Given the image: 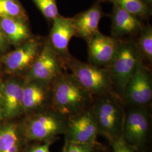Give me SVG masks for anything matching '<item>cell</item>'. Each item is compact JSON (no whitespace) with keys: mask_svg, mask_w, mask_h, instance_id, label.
Segmentation results:
<instances>
[{"mask_svg":"<svg viewBox=\"0 0 152 152\" xmlns=\"http://www.w3.org/2000/svg\"><path fill=\"white\" fill-rule=\"evenodd\" d=\"M144 2H145L148 5L152 6V0H142Z\"/></svg>","mask_w":152,"mask_h":152,"instance_id":"27","label":"cell"},{"mask_svg":"<svg viewBox=\"0 0 152 152\" xmlns=\"http://www.w3.org/2000/svg\"><path fill=\"white\" fill-rule=\"evenodd\" d=\"M101 1L97 0L89 9L72 18L76 29V37L86 41L100 32L99 24L104 12Z\"/></svg>","mask_w":152,"mask_h":152,"instance_id":"15","label":"cell"},{"mask_svg":"<svg viewBox=\"0 0 152 152\" xmlns=\"http://www.w3.org/2000/svg\"><path fill=\"white\" fill-rule=\"evenodd\" d=\"M48 104L51 106V83L37 81L25 82L23 94V114L47 109Z\"/></svg>","mask_w":152,"mask_h":152,"instance_id":"14","label":"cell"},{"mask_svg":"<svg viewBox=\"0 0 152 152\" xmlns=\"http://www.w3.org/2000/svg\"><path fill=\"white\" fill-rule=\"evenodd\" d=\"M42 48V44L38 39H29L5 56L4 62L7 69L11 72L29 71Z\"/></svg>","mask_w":152,"mask_h":152,"instance_id":"13","label":"cell"},{"mask_svg":"<svg viewBox=\"0 0 152 152\" xmlns=\"http://www.w3.org/2000/svg\"><path fill=\"white\" fill-rule=\"evenodd\" d=\"M108 1L128 11L140 19H147L152 15L151 6L148 5L142 0H100Z\"/></svg>","mask_w":152,"mask_h":152,"instance_id":"20","label":"cell"},{"mask_svg":"<svg viewBox=\"0 0 152 152\" xmlns=\"http://www.w3.org/2000/svg\"><path fill=\"white\" fill-rule=\"evenodd\" d=\"M65 65L67 70L94 98L115 92L108 68L82 62L73 56Z\"/></svg>","mask_w":152,"mask_h":152,"instance_id":"5","label":"cell"},{"mask_svg":"<svg viewBox=\"0 0 152 152\" xmlns=\"http://www.w3.org/2000/svg\"><path fill=\"white\" fill-rule=\"evenodd\" d=\"M113 152H136V150L124 140L122 136L111 141Z\"/></svg>","mask_w":152,"mask_h":152,"instance_id":"24","label":"cell"},{"mask_svg":"<svg viewBox=\"0 0 152 152\" xmlns=\"http://www.w3.org/2000/svg\"><path fill=\"white\" fill-rule=\"evenodd\" d=\"M124 104L115 92L94 98L92 107L99 134L110 142L122 135L126 113Z\"/></svg>","mask_w":152,"mask_h":152,"instance_id":"3","label":"cell"},{"mask_svg":"<svg viewBox=\"0 0 152 152\" xmlns=\"http://www.w3.org/2000/svg\"><path fill=\"white\" fill-rule=\"evenodd\" d=\"M99 134L92 105L67 118L65 140L82 144H97Z\"/></svg>","mask_w":152,"mask_h":152,"instance_id":"8","label":"cell"},{"mask_svg":"<svg viewBox=\"0 0 152 152\" xmlns=\"http://www.w3.org/2000/svg\"><path fill=\"white\" fill-rule=\"evenodd\" d=\"M151 127V114L147 106L132 107L125 113L121 136L136 151L144 150Z\"/></svg>","mask_w":152,"mask_h":152,"instance_id":"6","label":"cell"},{"mask_svg":"<svg viewBox=\"0 0 152 152\" xmlns=\"http://www.w3.org/2000/svg\"><path fill=\"white\" fill-rule=\"evenodd\" d=\"M0 17L25 20L26 12L18 0H0Z\"/></svg>","mask_w":152,"mask_h":152,"instance_id":"21","label":"cell"},{"mask_svg":"<svg viewBox=\"0 0 152 152\" xmlns=\"http://www.w3.org/2000/svg\"><path fill=\"white\" fill-rule=\"evenodd\" d=\"M24 83V81L11 80L1 85L0 119L11 121L23 114Z\"/></svg>","mask_w":152,"mask_h":152,"instance_id":"11","label":"cell"},{"mask_svg":"<svg viewBox=\"0 0 152 152\" xmlns=\"http://www.w3.org/2000/svg\"><path fill=\"white\" fill-rule=\"evenodd\" d=\"M152 99V74L142 62L126 85L123 102L132 107L147 106Z\"/></svg>","mask_w":152,"mask_h":152,"instance_id":"9","label":"cell"},{"mask_svg":"<svg viewBox=\"0 0 152 152\" xmlns=\"http://www.w3.org/2000/svg\"><path fill=\"white\" fill-rule=\"evenodd\" d=\"M5 34L0 27V51L5 50L7 47V39Z\"/></svg>","mask_w":152,"mask_h":152,"instance_id":"26","label":"cell"},{"mask_svg":"<svg viewBox=\"0 0 152 152\" xmlns=\"http://www.w3.org/2000/svg\"><path fill=\"white\" fill-rule=\"evenodd\" d=\"M54 141L42 142L41 144H35L28 148L26 152H51L50 146Z\"/></svg>","mask_w":152,"mask_h":152,"instance_id":"25","label":"cell"},{"mask_svg":"<svg viewBox=\"0 0 152 152\" xmlns=\"http://www.w3.org/2000/svg\"><path fill=\"white\" fill-rule=\"evenodd\" d=\"M66 71L65 62L48 42L42 46L38 56L28 72L24 81H37L51 83L56 77Z\"/></svg>","mask_w":152,"mask_h":152,"instance_id":"7","label":"cell"},{"mask_svg":"<svg viewBox=\"0 0 152 152\" xmlns=\"http://www.w3.org/2000/svg\"><path fill=\"white\" fill-rule=\"evenodd\" d=\"M88 63L108 68L118 50L120 38L105 36L99 32L86 41Z\"/></svg>","mask_w":152,"mask_h":152,"instance_id":"10","label":"cell"},{"mask_svg":"<svg viewBox=\"0 0 152 152\" xmlns=\"http://www.w3.org/2000/svg\"><path fill=\"white\" fill-rule=\"evenodd\" d=\"M26 144L20 123L7 121L0 126V152H21Z\"/></svg>","mask_w":152,"mask_h":152,"instance_id":"17","label":"cell"},{"mask_svg":"<svg viewBox=\"0 0 152 152\" xmlns=\"http://www.w3.org/2000/svg\"><path fill=\"white\" fill-rule=\"evenodd\" d=\"M0 104H1V85H0Z\"/></svg>","mask_w":152,"mask_h":152,"instance_id":"28","label":"cell"},{"mask_svg":"<svg viewBox=\"0 0 152 152\" xmlns=\"http://www.w3.org/2000/svg\"><path fill=\"white\" fill-rule=\"evenodd\" d=\"M94 97L65 71L51 83V108L66 118L91 107Z\"/></svg>","mask_w":152,"mask_h":152,"instance_id":"1","label":"cell"},{"mask_svg":"<svg viewBox=\"0 0 152 152\" xmlns=\"http://www.w3.org/2000/svg\"><path fill=\"white\" fill-rule=\"evenodd\" d=\"M136 40L133 39L138 52L143 61L149 64L152 62V27L151 24L143 25L136 36Z\"/></svg>","mask_w":152,"mask_h":152,"instance_id":"19","label":"cell"},{"mask_svg":"<svg viewBox=\"0 0 152 152\" xmlns=\"http://www.w3.org/2000/svg\"><path fill=\"white\" fill-rule=\"evenodd\" d=\"M20 124L26 144L55 141L59 135H64L67 118L50 107L27 114Z\"/></svg>","mask_w":152,"mask_h":152,"instance_id":"2","label":"cell"},{"mask_svg":"<svg viewBox=\"0 0 152 152\" xmlns=\"http://www.w3.org/2000/svg\"><path fill=\"white\" fill-rule=\"evenodd\" d=\"M0 27L6 37L15 44L25 42L31 39V34L24 20L0 17Z\"/></svg>","mask_w":152,"mask_h":152,"instance_id":"18","label":"cell"},{"mask_svg":"<svg viewBox=\"0 0 152 152\" xmlns=\"http://www.w3.org/2000/svg\"><path fill=\"white\" fill-rule=\"evenodd\" d=\"M74 36L76 37V29L72 18L59 14L53 20L49 43L65 63L73 56L68 47L71 39Z\"/></svg>","mask_w":152,"mask_h":152,"instance_id":"12","label":"cell"},{"mask_svg":"<svg viewBox=\"0 0 152 152\" xmlns=\"http://www.w3.org/2000/svg\"><path fill=\"white\" fill-rule=\"evenodd\" d=\"M144 62L132 39H120L118 50L108 68L115 93L123 101L125 87L141 63Z\"/></svg>","mask_w":152,"mask_h":152,"instance_id":"4","label":"cell"},{"mask_svg":"<svg viewBox=\"0 0 152 152\" xmlns=\"http://www.w3.org/2000/svg\"><path fill=\"white\" fill-rule=\"evenodd\" d=\"M97 149L98 143L82 144L65 140L61 152H96Z\"/></svg>","mask_w":152,"mask_h":152,"instance_id":"23","label":"cell"},{"mask_svg":"<svg viewBox=\"0 0 152 152\" xmlns=\"http://www.w3.org/2000/svg\"><path fill=\"white\" fill-rule=\"evenodd\" d=\"M110 18L112 36L115 38L135 37L143 26L141 19L116 5H113Z\"/></svg>","mask_w":152,"mask_h":152,"instance_id":"16","label":"cell"},{"mask_svg":"<svg viewBox=\"0 0 152 152\" xmlns=\"http://www.w3.org/2000/svg\"><path fill=\"white\" fill-rule=\"evenodd\" d=\"M39 11L48 20H53L59 15L57 0H32Z\"/></svg>","mask_w":152,"mask_h":152,"instance_id":"22","label":"cell"}]
</instances>
